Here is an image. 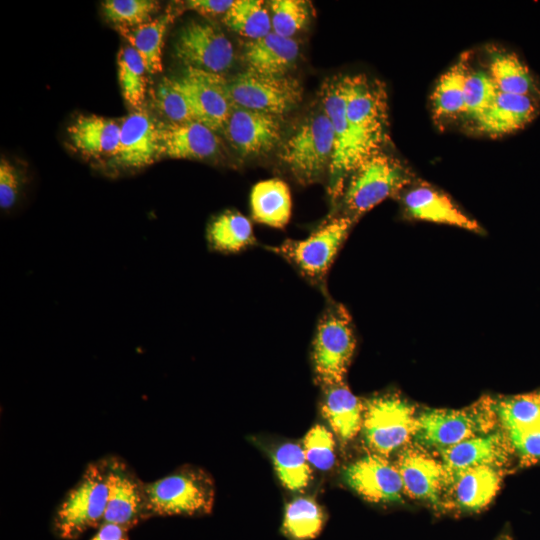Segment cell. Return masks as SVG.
<instances>
[{
	"instance_id": "1",
	"label": "cell",
	"mask_w": 540,
	"mask_h": 540,
	"mask_svg": "<svg viewBox=\"0 0 540 540\" xmlns=\"http://www.w3.org/2000/svg\"><path fill=\"white\" fill-rule=\"evenodd\" d=\"M344 78L346 113L357 169L370 156L382 151L388 141V95L385 84L377 78L366 74L344 75Z\"/></svg>"
},
{
	"instance_id": "2",
	"label": "cell",
	"mask_w": 540,
	"mask_h": 540,
	"mask_svg": "<svg viewBox=\"0 0 540 540\" xmlns=\"http://www.w3.org/2000/svg\"><path fill=\"white\" fill-rule=\"evenodd\" d=\"M153 516H202L212 512L215 483L203 468L185 464L168 475L146 482Z\"/></svg>"
},
{
	"instance_id": "3",
	"label": "cell",
	"mask_w": 540,
	"mask_h": 540,
	"mask_svg": "<svg viewBox=\"0 0 540 540\" xmlns=\"http://www.w3.org/2000/svg\"><path fill=\"white\" fill-rule=\"evenodd\" d=\"M108 488L103 458L89 462L77 483L68 490L53 516L55 534L67 540L80 537L104 521Z\"/></svg>"
},
{
	"instance_id": "4",
	"label": "cell",
	"mask_w": 540,
	"mask_h": 540,
	"mask_svg": "<svg viewBox=\"0 0 540 540\" xmlns=\"http://www.w3.org/2000/svg\"><path fill=\"white\" fill-rule=\"evenodd\" d=\"M498 418L493 399L484 398L464 409L427 410L417 416L414 439L438 451L494 431Z\"/></svg>"
},
{
	"instance_id": "5",
	"label": "cell",
	"mask_w": 540,
	"mask_h": 540,
	"mask_svg": "<svg viewBox=\"0 0 540 540\" xmlns=\"http://www.w3.org/2000/svg\"><path fill=\"white\" fill-rule=\"evenodd\" d=\"M411 179V172L398 158L380 151L351 174L343 193L344 204L351 215H361L397 195Z\"/></svg>"
},
{
	"instance_id": "6",
	"label": "cell",
	"mask_w": 540,
	"mask_h": 540,
	"mask_svg": "<svg viewBox=\"0 0 540 540\" xmlns=\"http://www.w3.org/2000/svg\"><path fill=\"white\" fill-rule=\"evenodd\" d=\"M335 152V133L326 113L308 115L286 139L280 159L303 182L320 177L330 167Z\"/></svg>"
},
{
	"instance_id": "7",
	"label": "cell",
	"mask_w": 540,
	"mask_h": 540,
	"mask_svg": "<svg viewBox=\"0 0 540 540\" xmlns=\"http://www.w3.org/2000/svg\"><path fill=\"white\" fill-rule=\"evenodd\" d=\"M417 416L406 400L385 395L364 403L362 431L368 448L387 456L414 437Z\"/></svg>"
},
{
	"instance_id": "8",
	"label": "cell",
	"mask_w": 540,
	"mask_h": 540,
	"mask_svg": "<svg viewBox=\"0 0 540 540\" xmlns=\"http://www.w3.org/2000/svg\"><path fill=\"white\" fill-rule=\"evenodd\" d=\"M227 91L235 106L278 116L288 113L302 100V87L297 79L248 69L227 79Z\"/></svg>"
},
{
	"instance_id": "9",
	"label": "cell",
	"mask_w": 540,
	"mask_h": 540,
	"mask_svg": "<svg viewBox=\"0 0 540 540\" xmlns=\"http://www.w3.org/2000/svg\"><path fill=\"white\" fill-rule=\"evenodd\" d=\"M108 499L103 523L117 524L127 530L151 517L146 482L119 455L103 457Z\"/></svg>"
},
{
	"instance_id": "10",
	"label": "cell",
	"mask_w": 540,
	"mask_h": 540,
	"mask_svg": "<svg viewBox=\"0 0 540 540\" xmlns=\"http://www.w3.org/2000/svg\"><path fill=\"white\" fill-rule=\"evenodd\" d=\"M355 344L345 309L329 311L319 323L313 348L315 372L324 387L343 382Z\"/></svg>"
},
{
	"instance_id": "11",
	"label": "cell",
	"mask_w": 540,
	"mask_h": 540,
	"mask_svg": "<svg viewBox=\"0 0 540 540\" xmlns=\"http://www.w3.org/2000/svg\"><path fill=\"white\" fill-rule=\"evenodd\" d=\"M322 109L330 119L335 133V152L329 167L328 191L333 200L343 195L346 180L356 169L351 131L346 113L344 76H333L321 86Z\"/></svg>"
},
{
	"instance_id": "12",
	"label": "cell",
	"mask_w": 540,
	"mask_h": 540,
	"mask_svg": "<svg viewBox=\"0 0 540 540\" xmlns=\"http://www.w3.org/2000/svg\"><path fill=\"white\" fill-rule=\"evenodd\" d=\"M174 53L186 67L220 75L234 62L231 41L218 26L208 22L187 23L177 36Z\"/></svg>"
},
{
	"instance_id": "13",
	"label": "cell",
	"mask_w": 540,
	"mask_h": 540,
	"mask_svg": "<svg viewBox=\"0 0 540 540\" xmlns=\"http://www.w3.org/2000/svg\"><path fill=\"white\" fill-rule=\"evenodd\" d=\"M352 222V216L334 218L306 239L285 242L275 251L292 261L307 276L321 278L329 269Z\"/></svg>"
},
{
	"instance_id": "14",
	"label": "cell",
	"mask_w": 540,
	"mask_h": 540,
	"mask_svg": "<svg viewBox=\"0 0 540 540\" xmlns=\"http://www.w3.org/2000/svg\"><path fill=\"white\" fill-rule=\"evenodd\" d=\"M175 80L189 100L197 121L215 132H222L234 106L227 91V79L220 74L186 67Z\"/></svg>"
},
{
	"instance_id": "15",
	"label": "cell",
	"mask_w": 540,
	"mask_h": 540,
	"mask_svg": "<svg viewBox=\"0 0 540 540\" xmlns=\"http://www.w3.org/2000/svg\"><path fill=\"white\" fill-rule=\"evenodd\" d=\"M230 146L242 157H254L273 150L282 138L281 116L233 109L222 130Z\"/></svg>"
},
{
	"instance_id": "16",
	"label": "cell",
	"mask_w": 540,
	"mask_h": 540,
	"mask_svg": "<svg viewBox=\"0 0 540 540\" xmlns=\"http://www.w3.org/2000/svg\"><path fill=\"white\" fill-rule=\"evenodd\" d=\"M503 474V467L490 465L453 473L447 476L440 504L461 511H480L496 496Z\"/></svg>"
},
{
	"instance_id": "17",
	"label": "cell",
	"mask_w": 540,
	"mask_h": 540,
	"mask_svg": "<svg viewBox=\"0 0 540 540\" xmlns=\"http://www.w3.org/2000/svg\"><path fill=\"white\" fill-rule=\"evenodd\" d=\"M344 479L360 496L374 503L397 502L404 493L397 466L374 453L349 465Z\"/></svg>"
},
{
	"instance_id": "18",
	"label": "cell",
	"mask_w": 540,
	"mask_h": 540,
	"mask_svg": "<svg viewBox=\"0 0 540 540\" xmlns=\"http://www.w3.org/2000/svg\"><path fill=\"white\" fill-rule=\"evenodd\" d=\"M159 157L172 159H211L222 150L215 131L198 121L158 123Z\"/></svg>"
},
{
	"instance_id": "19",
	"label": "cell",
	"mask_w": 540,
	"mask_h": 540,
	"mask_svg": "<svg viewBox=\"0 0 540 540\" xmlns=\"http://www.w3.org/2000/svg\"><path fill=\"white\" fill-rule=\"evenodd\" d=\"M158 124L144 109L131 112L121 121L118 150L113 157L117 166L139 169L158 157Z\"/></svg>"
},
{
	"instance_id": "20",
	"label": "cell",
	"mask_w": 540,
	"mask_h": 540,
	"mask_svg": "<svg viewBox=\"0 0 540 540\" xmlns=\"http://www.w3.org/2000/svg\"><path fill=\"white\" fill-rule=\"evenodd\" d=\"M439 452L447 476L482 465L504 467L514 455L509 439L503 430H494L467 439Z\"/></svg>"
},
{
	"instance_id": "21",
	"label": "cell",
	"mask_w": 540,
	"mask_h": 540,
	"mask_svg": "<svg viewBox=\"0 0 540 540\" xmlns=\"http://www.w3.org/2000/svg\"><path fill=\"white\" fill-rule=\"evenodd\" d=\"M404 493L414 499L440 505L447 473L441 461L420 448L404 449L396 464Z\"/></svg>"
},
{
	"instance_id": "22",
	"label": "cell",
	"mask_w": 540,
	"mask_h": 540,
	"mask_svg": "<svg viewBox=\"0 0 540 540\" xmlns=\"http://www.w3.org/2000/svg\"><path fill=\"white\" fill-rule=\"evenodd\" d=\"M539 110L540 97L498 91L492 105L475 122L479 131L500 137L524 128Z\"/></svg>"
},
{
	"instance_id": "23",
	"label": "cell",
	"mask_w": 540,
	"mask_h": 540,
	"mask_svg": "<svg viewBox=\"0 0 540 540\" xmlns=\"http://www.w3.org/2000/svg\"><path fill=\"white\" fill-rule=\"evenodd\" d=\"M403 206L413 219L457 226L473 232L482 230L447 195L431 186L420 185L406 191Z\"/></svg>"
},
{
	"instance_id": "24",
	"label": "cell",
	"mask_w": 540,
	"mask_h": 540,
	"mask_svg": "<svg viewBox=\"0 0 540 540\" xmlns=\"http://www.w3.org/2000/svg\"><path fill=\"white\" fill-rule=\"evenodd\" d=\"M298 55L299 45L296 40L271 32L247 42L243 60L248 70L264 75L284 76L294 65Z\"/></svg>"
},
{
	"instance_id": "25",
	"label": "cell",
	"mask_w": 540,
	"mask_h": 540,
	"mask_svg": "<svg viewBox=\"0 0 540 540\" xmlns=\"http://www.w3.org/2000/svg\"><path fill=\"white\" fill-rule=\"evenodd\" d=\"M121 122L98 116L80 115L68 127L73 147L82 154L115 156L120 140Z\"/></svg>"
},
{
	"instance_id": "26",
	"label": "cell",
	"mask_w": 540,
	"mask_h": 540,
	"mask_svg": "<svg viewBox=\"0 0 540 540\" xmlns=\"http://www.w3.org/2000/svg\"><path fill=\"white\" fill-rule=\"evenodd\" d=\"M322 412L334 433L348 441L362 429L364 403L344 382L325 386Z\"/></svg>"
},
{
	"instance_id": "27",
	"label": "cell",
	"mask_w": 540,
	"mask_h": 540,
	"mask_svg": "<svg viewBox=\"0 0 540 540\" xmlns=\"http://www.w3.org/2000/svg\"><path fill=\"white\" fill-rule=\"evenodd\" d=\"M488 74L500 92L540 97L533 74L514 52L490 51Z\"/></svg>"
},
{
	"instance_id": "28",
	"label": "cell",
	"mask_w": 540,
	"mask_h": 540,
	"mask_svg": "<svg viewBox=\"0 0 540 540\" xmlns=\"http://www.w3.org/2000/svg\"><path fill=\"white\" fill-rule=\"evenodd\" d=\"M173 19L172 12H168L135 27H115L141 57L150 74L162 71L164 36Z\"/></svg>"
},
{
	"instance_id": "29",
	"label": "cell",
	"mask_w": 540,
	"mask_h": 540,
	"mask_svg": "<svg viewBox=\"0 0 540 540\" xmlns=\"http://www.w3.org/2000/svg\"><path fill=\"white\" fill-rule=\"evenodd\" d=\"M253 218L262 224L284 227L291 216V194L288 185L279 179H269L254 185L250 196Z\"/></svg>"
},
{
	"instance_id": "30",
	"label": "cell",
	"mask_w": 540,
	"mask_h": 540,
	"mask_svg": "<svg viewBox=\"0 0 540 540\" xmlns=\"http://www.w3.org/2000/svg\"><path fill=\"white\" fill-rule=\"evenodd\" d=\"M467 60L462 57L437 81L432 96V111L439 119L465 115L464 86L468 73Z\"/></svg>"
},
{
	"instance_id": "31",
	"label": "cell",
	"mask_w": 540,
	"mask_h": 540,
	"mask_svg": "<svg viewBox=\"0 0 540 540\" xmlns=\"http://www.w3.org/2000/svg\"><path fill=\"white\" fill-rule=\"evenodd\" d=\"M326 516L310 497H297L285 507L281 531L287 540H312L324 528Z\"/></svg>"
},
{
	"instance_id": "32",
	"label": "cell",
	"mask_w": 540,
	"mask_h": 540,
	"mask_svg": "<svg viewBox=\"0 0 540 540\" xmlns=\"http://www.w3.org/2000/svg\"><path fill=\"white\" fill-rule=\"evenodd\" d=\"M210 247L219 252H238L254 241L251 222L239 212L226 211L207 229Z\"/></svg>"
},
{
	"instance_id": "33",
	"label": "cell",
	"mask_w": 540,
	"mask_h": 540,
	"mask_svg": "<svg viewBox=\"0 0 540 540\" xmlns=\"http://www.w3.org/2000/svg\"><path fill=\"white\" fill-rule=\"evenodd\" d=\"M223 21L231 30L251 40L272 32L270 12L260 0H235Z\"/></svg>"
},
{
	"instance_id": "34",
	"label": "cell",
	"mask_w": 540,
	"mask_h": 540,
	"mask_svg": "<svg viewBox=\"0 0 540 540\" xmlns=\"http://www.w3.org/2000/svg\"><path fill=\"white\" fill-rule=\"evenodd\" d=\"M494 409L505 433L540 421V389L493 400Z\"/></svg>"
},
{
	"instance_id": "35",
	"label": "cell",
	"mask_w": 540,
	"mask_h": 540,
	"mask_svg": "<svg viewBox=\"0 0 540 540\" xmlns=\"http://www.w3.org/2000/svg\"><path fill=\"white\" fill-rule=\"evenodd\" d=\"M118 79L124 100L136 110L141 109L146 95V67L138 53L129 45L117 54Z\"/></svg>"
},
{
	"instance_id": "36",
	"label": "cell",
	"mask_w": 540,
	"mask_h": 540,
	"mask_svg": "<svg viewBox=\"0 0 540 540\" xmlns=\"http://www.w3.org/2000/svg\"><path fill=\"white\" fill-rule=\"evenodd\" d=\"M273 463L282 484L292 490L305 488L312 471L303 448L296 443H284L273 454Z\"/></svg>"
},
{
	"instance_id": "37",
	"label": "cell",
	"mask_w": 540,
	"mask_h": 540,
	"mask_svg": "<svg viewBox=\"0 0 540 540\" xmlns=\"http://www.w3.org/2000/svg\"><path fill=\"white\" fill-rule=\"evenodd\" d=\"M155 104L158 111L170 123L197 121L192 106L175 78L164 77L155 92Z\"/></svg>"
},
{
	"instance_id": "38",
	"label": "cell",
	"mask_w": 540,
	"mask_h": 540,
	"mask_svg": "<svg viewBox=\"0 0 540 540\" xmlns=\"http://www.w3.org/2000/svg\"><path fill=\"white\" fill-rule=\"evenodd\" d=\"M272 32L292 38L310 18V3L303 0H274L269 3Z\"/></svg>"
},
{
	"instance_id": "39",
	"label": "cell",
	"mask_w": 540,
	"mask_h": 540,
	"mask_svg": "<svg viewBox=\"0 0 540 540\" xmlns=\"http://www.w3.org/2000/svg\"><path fill=\"white\" fill-rule=\"evenodd\" d=\"M159 3L153 0H106L102 10L115 27H135L150 21L158 10Z\"/></svg>"
},
{
	"instance_id": "40",
	"label": "cell",
	"mask_w": 540,
	"mask_h": 540,
	"mask_svg": "<svg viewBox=\"0 0 540 540\" xmlns=\"http://www.w3.org/2000/svg\"><path fill=\"white\" fill-rule=\"evenodd\" d=\"M497 93L488 72L468 70L464 86L465 115L474 121L479 119L492 105Z\"/></svg>"
},
{
	"instance_id": "41",
	"label": "cell",
	"mask_w": 540,
	"mask_h": 540,
	"mask_svg": "<svg viewBox=\"0 0 540 540\" xmlns=\"http://www.w3.org/2000/svg\"><path fill=\"white\" fill-rule=\"evenodd\" d=\"M305 456L312 466L329 470L335 463V442L333 435L322 425H315L303 439Z\"/></svg>"
},
{
	"instance_id": "42",
	"label": "cell",
	"mask_w": 540,
	"mask_h": 540,
	"mask_svg": "<svg viewBox=\"0 0 540 540\" xmlns=\"http://www.w3.org/2000/svg\"><path fill=\"white\" fill-rule=\"evenodd\" d=\"M506 435L520 466L540 464V421Z\"/></svg>"
},
{
	"instance_id": "43",
	"label": "cell",
	"mask_w": 540,
	"mask_h": 540,
	"mask_svg": "<svg viewBox=\"0 0 540 540\" xmlns=\"http://www.w3.org/2000/svg\"><path fill=\"white\" fill-rule=\"evenodd\" d=\"M21 178L16 167L2 157L0 160V207L11 209L17 202L21 190Z\"/></svg>"
},
{
	"instance_id": "44",
	"label": "cell",
	"mask_w": 540,
	"mask_h": 540,
	"mask_svg": "<svg viewBox=\"0 0 540 540\" xmlns=\"http://www.w3.org/2000/svg\"><path fill=\"white\" fill-rule=\"evenodd\" d=\"M233 2L232 0H190L185 2V6L204 16H217L225 15Z\"/></svg>"
},
{
	"instance_id": "45",
	"label": "cell",
	"mask_w": 540,
	"mask_h": 540,
	"mask_svg": "<svg viewBox=\"0 0 540 540\" xmlns=\"http://www.w3.org/2000/svg\"><path fill=\"white\" fill-rule=\"evenodd\" d=\"M90 540H129L128 530L113 523H102Z\"/></svg>"
},
{
	"instance_id": "46",
	"label": "cell",
	"mask_w": 540,
	"mask_h": 540,
	"mask_svg": "<svg viewBox=\"0 0 540 540\" xmlns=\"http://www.w3.org/2000/svg\"><path fill=\"white\" fill-rule=\"evenodd\" d=\"M496 540H512L509 534H501Z\"/></svg>"
}]
</instances>
